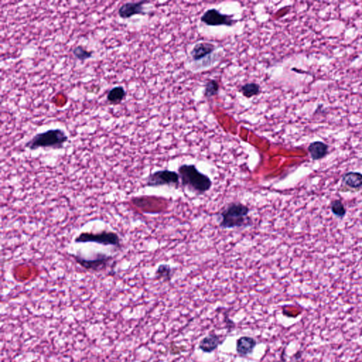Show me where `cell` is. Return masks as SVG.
<instances>
[{"instance_id":"6da1fadb","label":"cell","mask_w":362,"mask_h":362,"mask_svg":"<svg viewBox=\"0 0 362 362\" xmlns=\"http://www.w3.org/2000/svg\"><path fill=\"white\" fill-rule=\"evenodd\" d=\"M250 211L248 206L243 203H230L219 214V227L223 229L248 227L251 225Z\"/></svg>"},{"instance_id":"7a4b0ae2","label":"cell","mask_w":362,"mask_h":362,"mask_svg":"<svg viewBox=\"0 0 362 362\" xmlns=\"http://www.w3.org/2000/svg\"><path fill=\"white\" fill-rule=\"evenodd\" d=\"M180 184L185 188L197 194L210 191L213 182L208 175L204 174L193 164H183L178 168Z\"/></svg>"},{"instance_id":"3957f363","label":"cell","mask_w":362,"mask_h":362,"mask_svg":"<svg viewBox=\"0 0 362 362\" xmlns=\"http://www.w3.org/2000/svg\"><path fill=\"white\" fill-rule=\"evenodd\" d=\"M68 140V137L63 130L50 129L43 133H38L32 140L27 142L25 147L35 151L38 149H60Z\"/></svg>"},{"instance_id":"277c9868","label":"cell","mask_w":362,"mask_h":362,"mask_svg":"<svg viewBox=\"0 0 362 362\" xmlns=\"http://www.w3.org/2000/svg\"><path fill=\"white\" fill-rule=\"evenodd\" d=\"M75 244L93 243L105 246H112L117 249L122 247L121 239L116 232L103 231L98 233L82 232L74 239Z\"/></svg>"},{"instance_id":"5b68a950","label":"cell","mask_w":362,"mask_h":362,"mask_svg":"<svg viewBox=\"0 0 362 362\" xmlns=\"http://www.w3.org/2000/svg\"><path fill=\"white\" fill-rule=\"evenodd\" d=\"M75 262L82 268L90 272H101L106 270L110 263L112 262L114 257L107 254L98 253L93 258H85L80 255L70 254Z\"/></svg>"},{"instance_id":"8992f818","label":"cell","mask_w":362,"mask_h":362,"mask_svg":"<svg viewBox=\"0 0 362 362\" xmlns=\"http://www.w3.org/2000/svg\"><path fill=\"white\" fill-rule=\"evenodd\" d=\"M180 184V176L178 173L170 170H160L151 173L146 179L147 187L160 186H178Z\"/></svg>"},{"instance_id":"52a82bcc","label":"cell","mask_w":362,"mask_h":362,"mask_svg":"<svg viewBox=\"0 0 362 362\" xmlns=\"http://www.w3.org/2000/svg\"><path fill=\"white\" fill-rule=\"evenodd\" d=\"M201 21L210 27H219V25L231 27L235 22L232 16L223 14L216 9H210L204 12L201 17Z\"/></svg>"},{"instance_id":"ba28073f","label":"cell","mask_w":362,"mask_h":362,"mask_svg":"<svg viewBox=\"0 0 362 362\" xmlns=\"http://www.w3.org/2000/svg\"><path fill=\"white\" fill-rule=\"evenodd\" d=\"M148 3L147 1H140L138 3H127L122 5L119 8L118 15L122 19H130L135 15H144V5Z\"/></svg>"},{"instance_id":"9c48e42d","label":"cell","mask_w":362,"mask_h":362,"mask_svg":"<svg viewBox=\"0 0 362 362\" xmlns=\"http://www.w3.org/2000/svg\"><path fill=\"white\" fill-rule=\"evenodd\" d=\"M256 345H257V341L253 338L242 336L237 340L236 350L239 356L246 357L253 352Z\"/></svg>"},{"instance_id":"30bf717a","label":"cell","mask_w":362,"mask_h":362,"mask_svg":"<svg viewBox=\"0 0 362 362\" xmlns=\"http://www.w3.org/2000/svg\"><path fill=\"white\" fill-rule=\"evenodd\" d=\"M223 343L220 336L215 333H210L201 340L199 344V349L204 353H212L218 348Z\"/></svg>"},{"instance_id":"8fae6325","label":"cell","mask_w":362,"mask_h":362,"mask_svg":"<svg viewBox=\"0 0 362 362\" xmlns=\"http://www.w3.org/2000/svg\"><path fill=\"white\" fill-rule=\"evenodd\" d=\"M216 47L213 44L201 42L197 43L192 49L191 56L195 61H199L204 59L206 56L213 54L215 50Z\"/></svg>"},{"instance_id":"7c38bea8","label":"cell","mask_w":362,"mask_h":362,"mask_svg":"<svg viewBox=\"0 0 362 362\" xmlns=\"http://www.w3.org/2000/svg\"><path fill=\"white\" fill-rule=\"evenodd\" d=\"M343 184L352 189L362 188V173L358 172H348L343 177Z\"/></svg>"},{"instance_id":"4fadbf2b","label":"cell","mask_w":362,"mask_h":362,"mask_svg":"<svg viewBox=\"0 0 362 362\" xmlns=\"http://www.w3.org/2000/svg\"><path fill=\"white\" fill-rule=\"evenodd\" d=\"M328 145L321 142H313L308 147L309 152L314 160H321L328 153Z\"/></svg>"},{"instance_id":"5bb4252c","label":"cell","mask_w":362,"mask_h":362,"mask_svg":"<svg viewBox=\"0 0 362 362\" xmlns=\"http://www.w3.org/2000/svg\"><path fill=\"white\" fill-rule=\"evenodd\" d=\"M127 92L122 86H117L112 88L109 91L107 95V99L110 103L112 104H119L121 103L125 98Z\"/></svg>"},{"instance_id":"9a60e30c","label":"cell","mask_w":362,"mask_h":362,"mask_svg":"<svg viewBox=\"0 0 362 362\" xmlns=\"http://www.w3.org/2000/svg\"><path fill=\"white\" fill-rule=\"evenodd\" d=\"M173 275V270L169 265L162 264L157 268L155 276L157 279H164L165 281H170Z\"/></svg>"},{"instance_id":"2e32d148","label":"cell","mask_w":362,"mask_h":362,"mask_svg":"<svg viewBox=\"0 0 362 362\" xmlns=\"http://www.w3.org/2000/svg\"><path fill=\"white\" fill-rule=\"evenodd\" d=\"M72 54L76 59L82 62H85L86 60L92 58L94 52L86 50L81 45H79V46H76L73 49Z\"/></svg>"},{"instance_id":"e0dca14e","label":"cell","mask_w":362,"mask_h":362,"mask_svg":"<svg viewBox=\"0 0 362 362\" xmlns=\"http://www.w3.org/2000/svg\"><path fill=\"white\" fill-rule=\"evenodd\" d=\"M260 91L261 89H260L259 85L255 83L246 84L241 88V92L247 98H251L252 96H257L259 94Z\"/></svg>"},{"instance_id":"ac0fdd59","label":"cell","mask_w":362,"mask_h":362,"mask_svg":"<svg viewBox=\"0 0 362 362\" xmlns=\"http://www.w3.org/2000/svg\"><path fill=\"white\" fill-rule=\"evenodd\" d=\"M219 85L215 80H212L206 84L204 95L205 96L211 97L218 93Z\"/></svg>"},{"instance_id":"d6986e66","label":"cell","mask_w":362,"mask_h":362,"mask_svg":"<svg viewBox=\"0 0 362 362\" xmlns=\"http://www.w3.org/2000/svg\"><path fill=\"white\" fill-rule=\"evenodd\" d=\"M32 362H38V361H32Z\"/></svg>"}]
</instances>
